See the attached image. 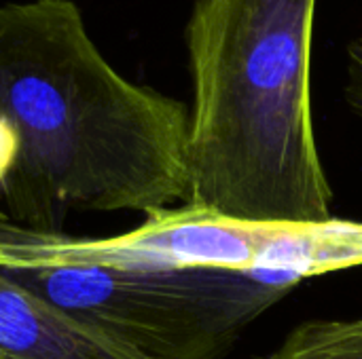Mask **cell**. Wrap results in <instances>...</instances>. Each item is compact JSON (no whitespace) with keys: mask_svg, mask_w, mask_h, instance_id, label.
<instances>
[{"mask_svg":"<svg viewBox=\"0 0 362 359\" xmlns=\"http://www.w3.org/2000/svg\"><path fill=\"white\" fill-rule=\"evenodd\" d=\"M0 359H146L0 269Z\"/></svg>","mask_w":362,"mask_h":359,"instance_id":"cell-5","label":"cell"},{"mask_svg":"<svg viewBox=\"0 0 362 359\" xmlns=\"http://www.w3.org/2000/svg\"><path fill=\"white\" fill-rule=\"evenodd\" d=\"M62 267L206 269L259 277L293 290L303 279L362 267V222H255L174 205L146 214L132 231L74 237L0 220V269Z\"/></svg>","mask_w":362,"mask_h":359,"instance_id":"cell-3","label":"cell"},{"mask_svg":"<svg viewBox=\"0 0 362 359\" xmlns=\"http://www.w3.org/2000/svg\"><path fill=\"white\" fill-rule=\"evenodd\" d=\"M344 99L352 114H356L362 121V36L354 38L346 49Z\"/></svg>","mask_w":362,"mask_h":359,"instance_id":"cell-7","label":"cell"},{"mask_svg":"<svg viewBox=\"0 0 362 359\" xmlns=\"http://www.w3.org/2000/svg\"><path fill=\"white\" fill-rule=\"evenodd\" d=\"M318 0H195L182 205L255 222L333 218L312 114Z\"/></svg>","mask_w":362,"mask_h":359,"instance_id":"cell-2","label":"cell"},{"mask_svg":"<svg viewBox=\"0 0 362 359\" xmlns=\"http://www.w3.org/2000/svg\"><path fill=\"white\" fill-rule=\"evenodd\" d=\"M265 359H362V315L301 322Z\"/></svg>","mask_w":362,"mask_h":359,"instance_id":"cell-6","label":"cell"},{"mask_svg":"<svg viewBox=\"0 0 362 359\" xmlns=\"http://www.w3.org/2000/svg\"><path fill=\"white\" fill-rule=\"evenodd\" d=\"M11 275L146 359H223L291 292L259 277L206 269L62 267Z\"/></svg>","mask_w":362,"mask_h":359,"instance_id":"cell-4","label":"cell"},{"mask_svg":"<svg viewBox=\"0 0 362 359\" xmlns=\"http://www.w3.org/2000/svg\"><path fill=\"white\" fill-rule=\"evenodd\" d=\"M13 154H15V135H13L6 118L0 114V182L4 178V174L8 171Z\"/></svg>","mask_w":362,"mask_h":359,"instance_id":"cell-8","label":"cell"},{"mask_svg":"<svg viewBox=\"0 0 362 359\" xmlns=\"http://www.w3.org/2000/svg\"><path fill=\"white\" fill-rule=\"evenodd\" d=\"M0 114L15 135L0 199L19 226L187 199L189 106L123 76L72 0L0 4Z\"/></svg>","mask_w":362,"mask_h":359,"instance_id":"cell-1","label":"cell"}]
</instances>
